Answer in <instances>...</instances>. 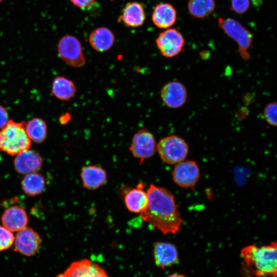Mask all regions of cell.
I'll return each instance as SVG.
<instances>
[{
    "instance_id": "6da1fadb",
    "label": "cell",
    "mask_w": 277,
    "mask_h": 277,
    "mask_svg": "<svg viewBox=\"0 0 277 277\" xmlns=\"http://www.w3.org/2000/svg\"><path fill=\"white\" fill-rule=\"evenodd\" d=\"M147 205L141 217L164 234H175L183 223L173 194L168 190L151 184L147 191Z\"/></svg>"
},
{
    "instance_id": "7a4b0ae2",
    "label": "cell",
    "mask_w": 277,
    "mask_h": 277,
    "mask_svg": "<svg viewBox=\"0 0 277 277\" xmlns=\"http://www.w3.org/2000/svg\"><path fill=\"white\" fill-rule=\"evenodd\" d=\"M241 255L250 272L256 277H276L277 245L275 241L259 247L249 245L243 247Z\"/></svg>"
},
{
    "instance_id": "3957f363",
    "label": "cell",
    "mask_w": 277,
    "mask_h": 277,
    "mask_svg": "<svg viewBox=\"0 0 277 277\" xmlns=\"http://www.w3.org/2000/svg\"><path fill=\"white\" fill-rule=\"evenodd\" d=\"M25 123L9 120L0 129V150L9 155H16L30 149L31 141L25 130Z\"/></svg>"
},
{
    "instance_id": "277c9868",
    "label": "cell",
    "mask_w": 277,
    "mask_h": 277,
    "mask_svg": "<svg viewBox=\"0 0 277 277\" xmlns=\"http://www.w3.org/2000/svg\"><path fill=\"white\" fill-rule=\"evenodd\" d=\"M217 24L229 37L236 43L241 57L245 60H249L250 57L249 50L253 41L252 33L233 18L219 17Z\"/></svg>"
},
{
    "instance_id": "5b68a950",
    "label": "cell",
    "mask_w": 277,
    "mask_h": 277,
    "mask_svg": "<svg viewBox=\"0 0 277 277\" xmlns=\"http://www.w3.org/2000/svg\"><path fill=\"white\" fill-rule=\"evenodd\" d=\"M156 149L162 160L168 164H176L183 161L189 152V146L184 139L176 135L162 138Z\"/></svg>"
},
{
    "instance_id": "8992f818",
    "label": "cell",
    "mask_w": 277,
    "mask_h": 277,
    "mask_svg": "<svg viewBox=\"0 0 277 277\" xmlns=\"http://www.w3.org/2000/svg\"><path fill=\"white\" fill-rule=\"evenodd\" d=\"M57 51L60 57L69 66L80 68L86 63L81 44L74 36H63L58 42Z\"/></svg>"
},
{
    "instance_id": "52a82bcc",
    "label": "cell",
    "mask_w": 277,
    "mask_h": 277,
    "mask_svg": "<svg viewBox=\"0 0 277 277\" xmlns=\"http://www.w3.org/2000/svg\"><path fill=\"white\" fill-rule=\"evenodd\" d=\"M155 43L162 55L168 58L179 55L183 52L186 45L182 34L174 28H168L161 32Z\"/></svg>"
},
{
    "instance_id": "ba28073f",
    "label": "cell",
    "mask_w": 277,
    "mask_h": 277,
    "mask_svg": "<svg viewBox=\"0 0 277 277\" xmlns=\"http://www.w3.org/2000/svg\"><path fill=\"white\" fill-rule=\"evenodd\" d=\"M156 143L153 134L149 130H138L133 136L129 150L140 163L152 157L156 150Z\"/></svg>"
},
{
    "instance_id": "9c48e42d",
    "label": "cell",
    "mask_w": 277,
    "mask_h": 277,
    "mask_svg": "<svg viewBox=\"0 0 277 277\" xmlns=\"http://www.w3.org/2000/svg\"><path fill=\"white\" fill-rule=\"evenodd\" d=\"M200 177V170L194 161L184 160L175 164L172 170V179L179 187L185 188L194 187Z\"/></svg>"
},
{
    "instance_id": "30bf717a",
    "label": "cell",
    "mask_w": 277,
    "mask_h": 277,
    "mask_svg": "<svg viewBox=\"0 0 277 277\" xmlns=\"http://www.w3.org/2000/svg\"><path fill=\"white\" fill-rule=\"evenodd\" d=\"M56 277H109L105 270L93 261L84 259L73 262Z\"/></svg>"
},
{
    "instance_id": "8fae6325",
    "label": "cell",
    "mask_w": 277,
    "mask_h": 277,
    "mask_svg": "<svg viewBox=\"0 0 277 277\" xmlns=\"http://www.w3.org/2000/svg\"><path fill=\"white\" fill-rule=\"evenodd\" d=\"M41 242L38 233L27 226L17 232L14 242V250L25 256H32L37 252Z\"/></svg>"
},
{
    "instance_id": "7c38bea8",
    "label": "cell",
    "mask_w": 277,
    "mask_h": 277,
    "mask_svg": "<svg viewBox=\"0 0 277 277\" xmlns=\"http://www.w3.org/2000/svg\"><path fill=\"white\" fill-rule=\"evenodd\" d=\"M160 95L164 104L168 108H179L186 103L188 93L185 86L178 81H170L161 89Z\"/></svg>"
},
{
    "instance_id": "4fadbf2b",
    "label": "cell",
    "mask_w": 277,
    "mask_h": 277,
    "mask_svg": "<svg viewBox=\"0 0 277 277\" xmlns=\"http://www.w3.org/2000/svg\"><path fill=\"white\" fill-rule=\"evenodd\" d=\"M153 256L155 265L162 269L175 265L179 259L176 247L172 243L165 242L154 243Z\"/></svg>"
},
{
    "instance_id": "5bb4252c",
    "label": "cell",
    "mask_w": 277,
    "mask_h": 277,
    "mask_svg": "<svg viewBox=\"0 0 277 277\" xmlns=\"http://www.w3.org/2000/svg\"><path fill=\"white\" fill-rule=\"evenodd\" d=\"M43 158L40 154L29 149L15 155L14 166L15 170L20 174H27L37 172L42 167Z\"/></svg>"
},
{
    "instance_id": "9a60e30c",
    "label": "cell",
    "mask_w": 277,
    "mask_h": 277,
    "mask_svg": "<svg viewBox=\"0 0 277 277\" xmlns=\"http://www.w3.org/2000/svg\"><path fill=\"white\" fill-rule=\"evenodd\" d=\"M3 226L12 232H18L27 226L29 219L25 210L18 206L7 208L1 217Z\"/></svg>"
},
{
    "instance_id": "2e32d148",
    "label": "cell",
    "mask_w": 277,
    "mask_h": 277,
    "mask_svg": "<svg viewBox=\"0 0 277 277\" xmlns=\"http://www.w3.org/2000/svg\"><path fill=\"white\" fill-rule=\"evenodd\" d=\"M81 177L84 187L91 190L100 188L107 181L106 170L96 165L83 167L81 172Z\"/></svg>"
},
{
    "instance_id": "e0dca14e",
    "label": "cell",
    "mask_w": 277,
    "mask_h": 277,
    "mask_svg": "<svg viewBox=\"0 0 277 277\" xmlns=\"http://www.w3.org/2000/svg\"><path fill=\"white\" fill-rule=\"evenodd\" d=\"M177 19V12L170 4L162 3L154 7L152 13V21L158 28L168 29L174 25Z\"/></svg>"
},
{
    "instance_id": "ac0fdd59",
    "label": "cell",
    "mask_w": 277,
    "mask_h": 277,
    "mask_svg": "<svg viewBox=\"0 0 277 277\" xmlns=\"http://www.w3.org/2000/svg\"><path fill=\"white\" fill-rule=\"evenodd\" d=\"M145 18L143 5L137 2H131L126 4L118 20L126 26L137 27L144 24Z\"/></svg>"
},
{
    "instance_id": "d6986e66",
    "label": "cell",
    "mask_w": 277,
    "mask_h": 277,
    "mask_svg": "<svg viewBox=\"0 0 277 277\" xmlns=\"http://www.w3.org/2000/svg\"><path fill=\"white\" fill-rule=\"evenodd\" d=\"M124 199L126 207L129 211L135 213L142 212L148 202L147 193L144 190L143 183H140L135 188L127 191Z\"/></svg>"
},
{
    "instance_id": "ffe728a7",
    "label": "cell",
    "mask_w": 277,
    "mask_h": 277,
    "mask_svg": "<svg viewBox=\"0 0 277 277\" xmlns=\"http://www.w3.org/2000/svg\"><path fill=\"white\" fill-rule=\"evenodd\" d=\"M114 41V34L106 27L94 29L89 36V42L92 48L100 52L109 50L113 45Z\"/></svg>"
},
{
    "instance_id": "44dd1931",
    "label": "cell",
    "mask_w": 277,
    "mask_h": 277,
    "mask_svg": "<svg viewBox=\"0 0 277 277\" xmlns=\"http://www.w3.org/2000/svg\"><path fill=\"white\" fill-rule=\"evenodd\" d=\"M51 92L57 99L67 101L74 97L76 87L74 82L64 76L55 77L52 83Z\"/></svg>"
},
{
    "instance_id": "7402d4cb",
    "label": "cell",
    "mask_w": 277,
    "mask_h": 277,
    "mask_svg": "<svg viewBox=\"0 0 277 277\" xmlns=\"http://www.w3.org/2000/svg\"><path fill=\"white\" fill-rule=\"evenodd\" d=\"M21 185L23 191L28 195L35 196L43 192L46 181L44 177L37 172L25 174Z\"/></svg>"
},
{
    "instance_id": "603a6c76",
    "label": "cell",
    "mask_w": 277,
    "mask_h": 277,
    "mask_svg": "<svg viewBox=\"0 0 277 277\" xmlns=\"http://www.w3.org/2000/svg\"><path fill=\"white\" fill-rule=\"evenodd\" d=\"M26 132L31 141L41 144L47 136V125L44 120L35 117L25 123Z\"/></svg>"
},
{
    "instance_id": "cb8c5ba5",
    "label": "cell",
    "mask_w": 277,
    "mask_h": 277,
    "mask_svg": "<svg viewBox=\"0 0 277 277\" xmlns=\"http://www.w3.org/2000/svg\"><path fill=\"white\" fill-rule=\"evenodd\" d=\"M215 7V0H189L187 3L189 14L196 18L207 17L213 13Z\"/></svg>"
},
{
    "instance_id": "d4e9b609",
    "label": "cell",
    "mask_w": 277,
    "mask_h": 277,
    "mask_svg": "<svg viewBox=\"0 0 277 277\" xmlns=\"http://www.w3.org/2000/svg\"><path fill=\"white\" fill-rule=\"evenodd\" d=\"M14 239L13 232L4 226H0V251L11 247L14 244Z\"/></svg>"
},
{
    "instance_id": "484cf974",
    "label": "cell",
    "mask_w": 277,
    "mask_h": 277,
    "mask_svg": "<svg viewBox=\"0 0 277 277\" xmlns=\"http://www.w3.org/2000/svg\"><path fill=\"white\" fill-rule=\"evenodd\" d=\"M263 115L266 122L271 126L277 125V105L276 102L268 103L263 111Z\"/></svg>"
},
{
    "instance_id": "4316f807",
    "label": "cell",
    "mask_w": 277,
    "mask_h": 277,
    "mask_svg": "<svg viewBox=\"0 0 277 277\" xmlns=\"http://www.w3.org/2000/svg\"><path fill=\"white\" fill-rule=\"evenodd\" d=\"M250 6V0H231V9L239 14L245 13Z\"/></svg>"
},
{
    "instance_id": "83f0119b",
    "label": "cell",
    "mask_w": 277,
    "mask_h": 277,
    "mask_svg": "<svg viewBox=\"0 0 277 277\" xmlns=\"http://www.w3.org/2000/svg\"><path fill=\"white\" fill-rule=\"evenodd\" d=\"M75 7L82 9L88 10L95 3V0H70Z\"/></svg>"
},
{
    "instance_id": "f1b7e54d",
    "label": "cell",
    "mask_w": 277,
    "mask_h": 277,
    "mask_svg": "<svg viewBox=\"0 0 277 277\" xmlns=\"http://www.w3.org/2000/svg\"><path fill=\"white\" fill-rule=\"evenodd\" d=\"M9 120L7 109L0 105V129L6 125Z\"/></svg>"
},
{
    "instance_id": "f546056e",
    "label": "cell",
    "mask_w": 277,
    "mask_h": 277,
    "mask_svg": "<svg viewBox=\"0 0 277 277\" xmlns=\"http://www.w3.org/2000/svg\"><path fill=\"white\" fill-rule=\"evenodd\" d=\"M167 277H187V276L180 273H173L169 275Z\"/></svg>"
},
{
    "instance_id": "4dcf8cb0",
    "label": "cell",
    "mask_w": 277,
    "mask_h": 277,
    "mask_svg": "<svg viewBox=\"0 0 277 277\" xmlns=\"http://www.w3.org/2000/svg\"><path fill=\"white\" fill-rule=\"evenodd\" d=\"M3 1V0H0V2H2V1Z\"/></svg>"
}]
</instances>
